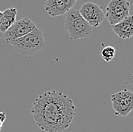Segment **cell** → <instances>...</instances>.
I'll list each match as a JSON object with an SVG mask.
<instances>
[{
  "label": "cell",
  "instance_id": "6da1fadb",
  "mask_svg": "<svg viewBox=\"0 0 133 132\" xmlns=\"http://www.w3.org/2000/svg\"><path fill=\"white\" fill-rule=\"evenodd\" d=\"M31 114L36 125L45 132H63L76 116L73 99L63 91H48L36 97Z\"/></svg>",
  "mask_w": 133,
  "mask_h": 132
},
{
  "label": "cell",
  "instance_id": "7a4b0ae2",
  "mask_svg": "<svg viewBox=\"0 0 133 132\" xmlns=\"http://www.w3.org/2000/svg\"><path fill=\"white\" fill-rule=\"evenodd\" d=\"M7 43L12 46L17 53L23 56H31L45 48L43 33L36 27L26 35Z\"/></svg>",
  "mask_w": 133,
  "mask_h": 132
},
{
  "label": "cell",
  "instance_id": "3957f363",
  "mask_svg": "<svg viewBox=\"0 0 133 132\" xmlns=\"http://www.w3.org/2000/svg\"><path fill=\"white\" fill-rule=\"evenodd\" d=\"M64 29L68 32L71 40L86 39L91 37L92 27L81 16L79 10L70 9L66 13Z\"/></svg>",
  "mask_w": 133,
  "mask_h": 132
},
{
  "label": "cell",
  "instance_id": "277c9868",
  "mask_svg": "<svg viewBox=\"0 0 133 132\" xmlns=\"http://www.w3.org/2000/svg\"><path fill=\"white\" fill-rule=\"evenodd\" d=\"M111 103L115 116H127L133 109V93L126 89L114 93L111 95Z\"/></svg>",
  "mask_w": 133,
  "mask_h": 132
},
{
  "label": "cell",
  "instance_id": "5b68a950",
  "mask_svg": "<svg viewBox=\"0 0 133 132\" xmlns=\"http://www.w3.org/2000/svg\"><path fill=\"white\" fill-rule=\"evenodd\" d=\"M130 2L127 0H110L106 8L105 18L110 25H114L129 16Z\"/></svg>",
  "mask_w": 133,
  "mask_h": 132
},
{
  "label": "cell",
  "instance_id": "8992f818",
  "mask_svg": "<svg viewBox=\"0 0 133 132\" xmlns=\"http://www.w3.org/2000/svg\"><path fill=\"white\" fill-rule=\"evenodd\" d=\"M35 27L36 25L33 21L28 17H24L16 21L5 33H3V38L6 43H8L26 35L31 32Z\"/></svg>",
  "mask_w": 133,
  "mask_h": 132
},
{
  "label": "cell",
  "instance_id": "52a82bcc",
  "mask_svg": "<svg viewBox=\"0 0 133 132\" xmlns=\"http://www.w3.org/2000/svg\"><path fill=\"white\" fill-rule=\"evenodd\" d=\"M81 16L90 25L91 27H98L105 19V15L101 6L88 2L84 3L79 10Z\"/></svg>",
  "mask_w": 133,
  "mask_h": 132
},
{
  "label": "cell",
  "instance_id": "ba28073f",
  "mask_svg": "<svg viewBox=\"0 0 133 132\" xmlns=\"http://www.w3.org/2000/svg\"><path fill=\"white\" fill-rule=\"evenodd\" d=\"M114 33L121 39H129L133 36L132 16L129 15L120 22L112 25Z\"/></svg>",
  "mask_w": 133,
  "mask_h": 132
},
{
  "label": "cell",
  "instance_id": "9c48e42d",
  "mask_svg": "<svg viewBox=\"0 0 133 132\" xmlns=\"http://www.w3.org/2000/svg\"><path fill=\"white\" fill-rule=\"evenodd\" d=\"M45 9L49 15L53 17L64 15L69 11L62 0H46Z\"/></svg>",
  "mask_w": 133,
  "mask_h": 132
},
{
  "label": "cell",
  "instance_id": "30bf717a",
  "mask_svg": "<svg viewBox=\"0 0 133 132\" xmlns=\"http://www.w3.org/2000/svg\"><path fill=\"white\" fill-rule=\"evenodd\" d=\"M17 14V11L15 8H7L2 12V21L0 26L1 33H5L16 21Z\"/></svg>",
  "mask_w": 133,
  "mask_h": 132
},
{
  "label": "cell",
  "instance_id": "8fae6325",
  "mask_svg": "<svg viewBox=\"0 0 133 132\" xmlns=\"http://www.w3.org/2000/svg\"><path fill=\"white\" fill-rule=\"evenodd\" d=\"M101 57L105 61V62H110L112 61V59L114 58L115 54H116V50L114 47L108 46L104 47L101 52Z\"/></svg>",
  "mask_w": 133,
  "mask_h": 132
},
{
  "label": "cell",
  "instance_id": "7c38bea8",
  "mask_svg": "<svg viewBox=\"0 0 133 132\" xmlns=\"http://www.w3.org/2000/svg\"><path fill=\"white\" fill-rule=\"evenodd\" d=\"M63 2L65 4V5L66 6L67 9L70 11V9L74 8L75 6L76 3V1L77 0H62Z\"/></svg>",
  "mask_w": 133,
  "mask_h": 132
},
{
  "label": "cell",
  "instance_id": "4fadbf2b",
  "mask_svg": "<svg viewBox=\"0 0 133 132\" xmlns=\"http://www.w3.org/2000/svg\"><path fill=\"white\" fill-rule=\"evenodd\" d=\"M6 119V114L3 112H0V128H2V126L4 123V122Z\"/></svg>",
  "mask_w": 133,
  "mask_h": 132
},
{
  "label": "cell",
  "instance_id": "5bb4252c",
  "mask_svg": "<svg viewBox=\"0 0 133 132\" xmlns=\"http://www.w3.org/2000/svg\"><path fill=\"white\" fill-rule=\"evenodd\" d=\"M2 11H0V26L2 24Z\"/></svg>",
  "mask_w": 133,
  "mask_h": 132
}]
</instances>
